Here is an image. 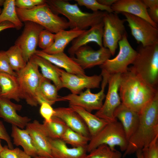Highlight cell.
<instances>
[{"instance_id": "1", "label": "cell", "mask_w": 158, "mask_h": 158, "mask_svg": "<svg viewBox=\"0 0 158 158\" xmlns=\"http://www.w3.org/2000/svg\"><path fill=\"white\" fill-rule=\"evenodd\" d=\"M118 91L121 103L139 113L158 93L157 88L146 83L131 66L121 74Z\"/></svg>"}, {"instance_id": "2", "label": "cell", "mask_w": 158, "mask_h": 158, "mask_svg": "<svg viewBox=\"0 0 158 158\" xmlns=\"http://www.w3.org/2000/svg\"><path fill=\"white\" fill-rule=\"evenodd\" d=\"M137 128L128 140L123 157L142 150L158 136V93L139 113Z\"/></svg>"}, {"instance_id": "3", "label": "cell", "mask_w": 158, "mask_h": 158, "mask_svg": "<svg viewBox=\"0 0 158 158\" xmlns=\"http://www.w3.org/2000/svg\"><path fill=\"white\" fill-rule=\"evenodd\" d=\"M52 11L62 14L68 19L71 29L77 28L86 30L102 22L106 11L89 13L82 11L77 4H71L66 0H46Z\"/></svg>"}, {"instance_id": "4", "label": "cell", "mask_w": 158, "mask_h": 158, "mask_svg": "<svg viewBox=\"0 0 158 158\" xmlns=\"http://www.w3.org/2000/svg\"><path fill=\"white\" fill-rule=\"evenodd\" d=\"M16 10L22 22H34L53 33L70 28L68 20L54 13L46 2L28 9L16 7Z\"/></svg>"}, {"instance_id": "5", "label": "cell", "mask_w": 158, "mask_h": 158, "mask_svg": "<svg viewBox=\"0 0 158 158\" xmlns=\"http://www.w3.org/2000/svg\"><path fill=\"white\" fill-rule=\"evenodd\" d=\"M131 67L146 83L157 88L158 43L139 47Z\"/></svg>"}, {"instance_id": "6", "label": "cell", "mask_w": 158, "mask_h": 158, "mask_svg": "<svg viewBox=\"0 0 158 158\" xmlns=\"http://www.w3.org/2000/svg\"><path fill=\"white\" fill-rule=\"evenodd\" d=\"M39 67L32 57L24 68L16 72L21 99H25L27 103L32 107H37L38 104L37 92L43 77Z\"/></svg>"}, {"instance_id": "7", "label": "cell", "mask_w": 158, "mask_h": 158, "mask_svg": "<svg viewBox=\"0 0 158 158\" xmlns=\"http://www.w3.org/2000/svg\"><path fill=\"white\" fill-rule=\"evenodd\" d=\"M128 140L120 122L117 120L108 123L97 134L92 137L87 146L90 152L103 144L108 146L113 150L118 146L121 151H125L128 144Z\"/></svg>"}, {"instance_id": "8", "label": "cell", "mask_w": 158, "mask_h": 158, "mask_svg": "<svg viewBox=\"0 0 158 158\" xmlns=\"http://www.w3.org/2000/svg\"><path fill=\"white\" fill-rule=\"evenodd\" d=\"M119 51L114 58L106 60L100 66L102 72L110 75L122 74L126 72L128 66L132 64L137 54V51L130 45L126 32L119 42Z\"/></svg>"}, {"instance_id": "9", "label": "cell", "mask_w": 158, "mask_h": 158, "mask_svg": "<svg viewBox=\"0 0 158 158\" xmlns=\"http://www.w3.org/2000/svg\"><path fill=\"white\" fill-rule=\"evenodd\" d=\"M125 21L114 12H106L103 17V46L109 49L112 56L115 53L119 42L126 32L124 24Z\"/></svg>"}, {"instance_id": "10", "label": "cell", "mask_w": 158, "mask_h": 158, "mask_svg": "<svg viewBox=\"0 0 158 158\" xmlns=\"http://www.w3.org/2000/svg\"><path fill=\"white\" fill-rule=\"evenodd\" d=\"M102 79L101 90L96 93H92L90 89L84 92H81L79 95L70 94L62 97L63 101H68L69 104L80 107L91 112L93 110H98L103 104V100L105 97L104 94L105 87L108 83L109 75L101 72Z\"/></svg>"}, {"instance_id": "11", "label": "cell", "mask_w": 158, "mask_h": 158, "mask_svg": "<svg viewBox=\"0 0 158 158\" xmlns=\"http://www.w3.org/2000/svg\"><path fill=\"white\" fill-rule=\"evenodd\" d=\"M132 35L138 43L147 46L158 43V29L140 17L123 13Z\"/></svg>"}, {"instance_id": "12", "label": "cell", "mask_w": 158, "mask_h": 158, "mask_svg": "<svg viewBox=\"0 0 158 158\" xmlns=\"http://www.w3.org/2000/svg\"><path fill=\"white\" fill-rule=\"evenodd\" d=\"M121 74L109 75L108 89L105 99L100 109L95 115L108 123L117 120L114 116L116 109L121 103L118 90Z\"/></svg>"}, {"instance_id": "13", "label": "cell", "mask_w": 158, "mask_h": 158, "mask_svg": "<svg viewBox=\"0 0 158 158\" xmlns=\"http://www.w3.org/2000/svg\"><path fill=\"white\" fill-rule=\"evenodd\" d=\"M20 35L16 40L14 44L22 51L24 60L27 63L35 54L38 45L40 33L44 28L34 22L27 21Z\"/></svg>"}, {"instance_id": "14", "label": "cell", "mask_w": 158, "mask_h": 158, "mask_svg": "<svg viewBox=\"0 0 158 158\" xmlns=\"http://www.w3.org/2000/svg\"><path fill=\"white\" fill-rule=\"evenodd\" d=\"M60 71L63 88L68 89L74 94H79L85 88H99L102 79L101 74L79 76L68 73L61 68Z\"/></svg>"}, {"instance_id": "15", "label": "cell", "mask_w": 158, "mask_h": 158, "mask_svg": "<svg viewBox=\"0 0 158 158\" xmlns=\"http://www.w3.org/2000/svg\"><path fill=\"white\" fill-rule=\"evenodd\" d=\"M111 55L109 49L103 46L95 50L86 45L78 49L72 58L84 70L101 65Z\"/></svg>"}, {"instance_id": "16", "label": "cell", "mask_w": 158, "mask_h": 158, "mask_svg": "<svg viewBox=\"0 0 158 158\" xmlns=\"http://www.w3.org/2000/svg\"><path fill=\"white\" fill-rule=\"evenodd\" d=\"M31 137L37 151V156L53 157L49 138L43 124L35 120L25 127Z\"/></svg>"}, {"instance_id": "17", "label": "cell", "mask_w": 158, "mask_h": 158, "mask_svg": "<svg viewBox=\"0 0 158 158\" xmlns=\"http://www.w3.org/2000/svg\"><path fill=\"white\" fill-rule=\"evenodd\" d=\"M114 12L117 14L125 13L143 19L154 27L158 25L150 18L147 8L141 0H117L111 6Z\"/></svg>"}, {"instance_id": "18", "label": "cell", "mask_w": 158, "mask_h": 158, "mask_svg": "<svg viewBox=\"0 0 158 158\" xmlns=\"http://www.w3.org/2000/svg\"><path fill=\"white\" fill-rule=\"evenodd\" d=\"M22 108L21 105L12 102L10 99L0 97V117L12 125L23 129L25 127L31 119L19 115L17 111Z\"/></svg>"}, {"instance_id": "19", "label": "cell", "mask_w": 158, "mask_h": 158, "mask_svg": "<svg viewBox=\"0 0 158 158\" xmlns=\"http://www.w3.org/2000/svg\"><path fill=\"white\" fill-rule=\"evenodd\" d=\"M35 54L44 58L59 68H63L68 73L79 76L86 75L84 70L64 52L49 54L42 50H37Z\"/></svg>"}, {"instance_id": "20", "label": "cell", "mask_w": 158, "mask_h": 158, "mask_svg": "<svg viewBox=\"0 0 158 158\" xmlns=\"http://www.w3.org/2000/svg\"><path fill=\"white\" fill-rule=\"evenodd\" d=\"M54 116L62 120L73 131L91 138L88 128L79 115L71 107H59L54 109Z\"/></svg>"}, {"instance_id": "21", "label": "cell", "mask_w": 158, "mask_h": 158, "mask_svg": "<svg viewBox=\"0 0 158 158\" xmlns=\"http://www.w3.org/2000/svg\"><path fill=\"white\" fill-rule=\"evenodd\" d=\"M103 30V22L91 27L74 39L68 49V53L71 57H74L75 53L80 47L86 45L91 42L96 43L100 47L103 46L102 37Z\"/></svg>"}, {"instance_id": "22", "label": "cell", "mask_w": 158, "mask_h": 158, "mask_svg": "<svg viewBox=\"0 0 158 158\" xmlns=\"http://www.w3.org/2000/svg\"><path fill=\"white\" fill-rule=\"evenodd\" d=\"M114 116L120 121L128 141L138 126L139 113L121 103L115 111Z\"/></svg>"}, {"instance_id": "23", "label": "cell", "mask_w": 158, "mask_h": 158, "mask_svg": "<svg viewBox=\"0 0 158 158\" xmlns=\"http://www.w3.org/2000/svg\"><path fill=\"white\" fill-rule=\"evenodd\" d=\"M49 141L54 158H86L87 147L69 148L61 139L49 138Z\"/></svg>"}, {"instance_id": "24", "label": "cell", "mask_w": 158, "mask_h": 158, "mask_svg": "<svg viewBox=\"0 0 158 158\" xmlns=\"http://www.w3.org/2000/svg\"><path fill=\"white\" fill-rule=\"evenodd\" d=\"M86 30L75 28L69 30H61L55 34L54 41L53 45L49 48L42 50L49 54L64 52V49L68 44Z\"/></svg>"}, {"instance_id": "25", "label": "cell", "mask_w": 158, "mask_h": 158, "mask_svg": "<svg viewBox=\"0 0 158 158\" xmlns=\"http://www.w3.org/2000/svg\"><path fill=\"white\" fill-rule=\"evenodd\" d=\"M0 97L18 102L21 99L19 84L16 76L0 73Z\"/></svg>"}, {"instance_id": "26", "label": "cell", "mask_w": 158, "mask_h": 158, "mask_svg": "<svg viewBox=\"0 0 158 158\" xmlns=\"http://www.w3.org/2000/svg\"><path fill=\"white\" fill-rule=\"evenodd\" d=\"M11 137L13 138V144L20 146L23 151L31 157L37 156L36 147L33 140L28 131L12 125Z\"/></svg>"}, {"instance_id": "27", "label": "cell", "mask_w": 158, "mask_h": 158, "mask_svg": "<svg viewBox=\"0 0 158 158\" xmlns=\"http://www.w3.org/2000/svg\"><path fill=\"white\" fill-rule=\"evenodd\" d=\"M69 107L77 113L81 117L88 128L91 138L97 134L108 123L105 120L80 107L71 104H69Z\"/></svg>"}, {"instance_id": "28", "label": "cell", "mask_w": 158, "mask_h": 158, "mask_svg": "<svg viewBox=\"0 0 158 158\" xmlns=\"http://www.w3.org/2000/svg\"><path fill=\"white\" fill-rule=\"evenodd\" d=\"M32 57L40 68L43 76L52 81L58 90L62 88L60 68L47 60L36 55H34Z\"/></svg>"}, {"instance_id": "29", "label": "cell", "mask_w": 158, "mask_h": 158, "mask_svg": "<svg viewBox=\"0 0 158 158\" xmlns=\"http://www.w3.org/2000/svg\"><path fill=\"white\" fill-rule=\"evenodd\" d=\"M58 90L51 81L43 77L37 90V96L38 104L44 102L52 105L56 102L63 101L58 95Z\"/></svg>"}, {"instance_id": "30", "label": "cell", "mask_w": 158, "mask_h": 158, "mask_svg": "<svg viewBox=\"0 0 158 158\" xmlns=\"http://www.w3.org/2000/svg\"><path fill=\"white\" fill-rule=\"evenodd\" d=\"M15 0H5L3 8L0 15V23L8 21L12 23L18 30L21 29L23 25L17 13Z\"/></svg>"}, {"instance_id": "31", "label": "cell", "mask_w": 158, "mask_h": 158, "mask_svg": "<svg viewBox=\"0 0 158 158\" xmlns=\"http://www.w3.org/2000/svg\"><path fill=\"white\" fill-rule=\"evenodd\" d=\"M43 124L49 137L54 139H61L68 127L62 120L54 116L50 122L44 121Z\"/></svg>"}, {"instance_id": "32", "label": "cell", "mask_w": 158, "mask_h": 158, "mask_svg": "<svg viewBox=\"0 0 158 158\" xmlns=\"http://www.w3.org/2000/svg\"><path fill=\"white\" fill-rule=\"evenodd\" d=\"M10 65L12 69L16 72L23 69L26 63L25 61L21 50L14 44L5 51Z\"/></svg>"}, {"instance_id": "33", "label": "cell", "mask_w": 158, "mask_h": 158, "mask_svg": "<svg viewBox=\"0 0 158 158\" xmlns=\"http://www.w3.org/2000/svg\"><path fill=\"white\" fill-rule=\"evenodd\" d=\"M73 147H87L91 138L84 136L68 127L61 139Z\"/></svg>"}, {"instance_id": "34", "label": "cell", "mask_w": 158, "mask_h": 158, "mask_svg": "<svg viewBox=\"0 0 158 158\" xmlns=\"http://www.w3.org/2000/svg\"><path fill=\"white\" fill-rule=\"evenodd\" d=\"M86 158H121L122 154L105 144L101 145L91 151Z\"/></svg>"}, {"instance_id": "35", "label": "cell", "mask_w": 158, "mask_h": 158, "mask_svg": "<svg viewBox=\"0 0 158 158\" xmlns=\"http://www.w3.org/2000/svg\"><path fill=\"white\" fill-rule=\"evenodd\" d=\"M75 1L78 5L84 6L92 10L93 12H96L100 10L108 13L114 12L111 7L101 4L97 0H75Z\"/></svg>"}, {"instance_id": "36", "label": "cell", "mask_w": 158, "mask_h": 158, "mask_svg": "<svg viewBox=\"0 0 158 158\" xmlns=\"http://www.w3.org/2000/svg\"><path fill=\"white\" fill-rule=\"evenodd\" d=\"M55 37V34L44 29L40 33L38 45L42 50H46L53 45Z\"/></svg>"}, {"instance_id": "37", "label": "cell", "mask_w": 158, "mask_h": 158, "mask_svg": "<svg viewBox=\"0 0 158 158\" xmlns=\"http://www.w3.org/2000/svg\"><path fill=\"white\" fill-rule=\"evenodd\" d=\"M0 158H31L23 150L19 148L9 149L5 145L0 152Z\"/></svg>"}, {"instance_id": "38", "label": "cell", "mask_w": 158, "mask_h": 158, "mask_svg": "<svg viewBox=\"0 0 158 158\" xmlns=\"http://www.w3.org/2000/svg\"><path fill=\"white\" fill-rule=\"evenodd\" d=\"M142 150L143 158H158V136Z\"/></svg>"}, {"instance_id": "39", "label": "cell", "mask_w": 158, "mask_h": 158, "mask_svg": "<svg viewBox=\"0 0 158 158\" xmlns=\"http://www.w3.org/2000/svg\"><path fill=\"white\" fill-rule=\"evenodd\" d=\"M2 73L17 76L11 67L5 51L2 50L0 51V73Z\"/></svg>"}, {"instance_id": "40", "label": "cell", "mask_w": 158, "mask_h": 158, "mask_svg": "<svg viewBox=\"0 0 158 158\" xmlns=\"http://www.w3.org/2000/svg\"><path fill=\"white\" fill-rule=\"evenodd\" d=\"M40 105V112L44 118V121L47 122H50L55 113L54 109L51 105L47 102H43Z\"/></svg>"}, {"instance_id": "41", "label": "cell", "mask_w": 158, "mask_h": 158, "mask_svg": "<svg viewBox=\"0 0 158 158\" xmlns=\"http://www.w3.org/2000/svg\"><path fill=\"white\" fill-rule=\"evenodd\" d=\"M46 2L45 0H16L15 1L16 7L25 9L32 8Z\"/></svg>"}, {"instance_id": "42", "label": "cell", "mask_w": 158, "mask_h": 158, "mask_svg": "<svg viewBox=\"0 0 158 158\" xmlns=\"http://www.w3.org/2000/svg\"><path fill=\"white\" fill-rule=\"evenodd\" d=\"M0 139L5 140L10 149L13 148V144L10 136L2 122L0 120Z\"/></svg>"}, {"instance_id": "43", "label": "cell", "mask_w": 158, "mask_h": 158, "mask_svg": "<svg viewBox=\"0 0 158 158\" xmlns=\"http://www.w3.org/2000/svg\"><path fill=\"white\" fill-rule=\"evenodd\" d=\"M151 20L155 23H158V6L149 8L147 10Z\"/></svg>"}, {"instance_id": "44", "label": "cell", "mask_w": 158, "mask_h": 158, "mask_svg": "<svg viewBox=\"0 0 158 158\" xmlns=\"http://www.w3.org/2000/svg\"><path fill=\"white\" fill-rule=\"evenodd\" d=\"M10 28H15L14 25L8 21H5L0 23V32Z\"/></svg>"}, {"instance_id": "45", "label": "cell", "mask_w": 158, "mask_h": 158, "mask_svg": "<svg viewBox=\"0 0 158 158\" xmlns=\"http://www.w3.org/2000/svg\"><path fill=\"white\" fill-rule=\"evenodd\" d=\"M147 8H150L158 6V0H142Z\"/></svg>"}, {"instance_id": "46", "label": "cell", "mask_w": 158, "mask_h": 158, "mask_svg": "<svg viewBox=\"0 0 158 158\" xmlns=\"http://www.w3.org/2000/svg\"><path fill=\"white\" fill-rule=\"evenodd\" d=\"M117 0H97V1L101 4L104 5L111 7V6L115 3Z\"/></svg>"}, {"instance_id": "47", "label": "cell", "mask_w": 158, "mask_h": 158, "mask_svg": "<svg viewBox=\"0 0 158 158\" xmlns=\"http://www.w3.org/2000/svg\"><path fill=\"white\" fill-rule=\"evenodd\" d=\"M137 158H143L142 150H139L135 152Z\"/></svg>"}, {"instance_id": "48", "label": "cell", "mask_w": 158, "mask_h": 158, "mask_svg": "<svg viewBox=\"0 0 158 158\" xmlns=\"http://www.w3.org/2000/svg\"><path fill=\"white\" fill-rule=\"evenodd\" d=\"M34 158H54L37 156L35 157H34Z\"/></svg>"}, {"instance_id": "49", "label": "cell", "mask_w": 158, "mask_h": 158, "mask_svg": "<svg viewBox=\"0 0 158 158\" xmlns=\"http://www.w3.org/2000/svg\"><path fill=\"white\" fill-rule=\"evenodd\" d=\"M3 147L1 143V140L0 139V152L2 150Z\"/></svg>"}, {"instance_id": "50", "label": "cell", "mask_w": 158, "mask_h": 158, "mask_svg": "<svg viewBox=\"0 0 158 158\" xmlns=\"http://www.w3.org/2000/svg\"><path fill=\"white\" fill-rule=\"evenodd\" d=\"M5 0H0V6H1L3 5Z\"/></svg>"}, {"instance_id": "51", "label": "cell", "mask_w": 158, "mask_h": 158, "mask_svg": "<svg viewBox=\"0 0 158 158\" xmlns=\"http://www.w3.org/2000/svg\"><path fill=\"white\" fill-rule=\"evenodd\" d=\"M2 10L1 9V8H0V14H1V12H2Z\"/></svg>"}, {"instance_id": "52", "label": "cell", "mask_w": 158, "mask_h": 158, "mask_svg": "<svg viewBox=\"0 0 158 158\" xmlns=\"http://www.w3.org/2000/svg\"></svg>"}]
</instances>
